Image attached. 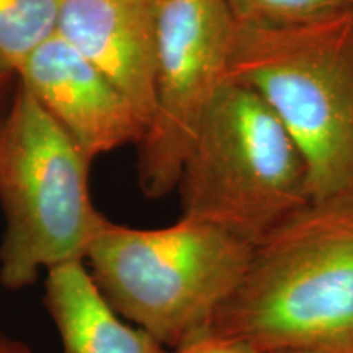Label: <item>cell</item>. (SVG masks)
Instances as JSON below:
<instances>
[{"label":"cell","mask_w":353,"mask_h":353,"mask_svg":"<svg viewBox=\"0 0 353 353\" xmlns=\"http://www.w3.org/2000/svg\"><path fill=\"white\" fill-rule=\"evenodd\" d=\"M211 332L262 353H353V195L311 201L265 236Z\"/></svg>","instance_id":"1"},{"label":"cell","mask_w":353,"mask_h":353,"mask_svg":"<svg viewBox=\"0 0 353 353\" xmlns=\"http://www.w3.org/2000/svg\"><path fill=\"white\" fill-rule=\"evenodd\" d=\"M250 241L185 216L139 229L108 218L88 247V272L108 303L165 348L210 334L252 259Z\"/></svg>","instance_id":"2"},{"label":"cell","mask_w":353,"mask_h":353,"mask_svg":"<svg viewBox=\"0 0 353 353\" xmlns=\"http://www.w3.org/2000/svg\"><path fill=\"white\" fill-rule=\"evenodd\" d=\"M229 81L290 132L311 201L353 195V10L291 26L234 23Z\"/></svg>","instance_id":"3"},{"label":"cell","mask_w":353,"mask_h":353,"mask_svg":"<svg viewBox=\"0 0 353 353\" xmlns=\"http://www.w3.org/2000/svg\"><path fill=\"white\" fill-rule=\"evenodd\" d=\"M92 162L17 82L0 117V285L32 286L51 268L83 262L107 216L88 188Z\"/></svg>","instance_id":"4"},{"label":"cell","mask_w":353,"mask_h":353,"mask_svg":"<svg viewBox=\"0 0 353 353\" xmlns=\"http://www.w3.org/2000/svg\"><path fill=\"white\" fill-rule=\"evenodd\" d=\"M176 190L182 214L257 245L311 203L301 152L272 108L228 81L206 113Z\"/></svg>","instance_id":"5"},{"label":"cell","mask_w":353,"mask_h":353,"mask_svg":"<svg viewBox=\"0 0 353 353\" xmlns=\"http://www.w3.org/2000/svg\"><path fill=\"white\" fill-rule=\"evenodd\" d=\"M232 34L224 0H159L154 105L136 144L148 198L176 190L206 113L229 81Z\"/></svg>","instance_id":"6"},{"label":"cell","mask_w":353,"mask_h":353,"mask_svg":"<svg viewBox=\"0 0 353 353\" xmlns=\"http://www.w3.org/2000/svg\"><path fill=\"white\" fill-rule=\"evenodd\" d=\"M17 77L90 161L143 138L145 121L130 100L57 33Z\"/></svg>","instance_id":"7"},{"label":"cell","mask_w":353,"mask_h":353,"mask_svg":"<svg viewBox=\"0 0 353 353\" xmlns=\"http://www.w3.org/2000/svg\"><path fill=\"white\" fill-rule=\"evenodd\" d=\"M159 0H63L57 34L130 100L148 126L154 105Z\"/></svg>","instance_id":"8"},{"label":"cell","mask_w":353,"mask_h":353,"mask_svg":"<svg viewBox=\"0 0 353 353\" xmlns=\"http://www.w3.org/2000/svg\"><path fill=\"white\" fill-rule=\"evenodd\" d=\"M44 306L63 353H165V347L117 312L88 272L70 262L46 272Z\"/></svg>","instance_id":"9"},{"label":"cell","mask_w":353,"mask_h":353,"mask_svg":"<svg viewBox=\"0 0 353 353\" xmlns=\"http://www.w3.org/2000/svg\"><path fill=\"white\" fill-rule=\"evenodd\" d=\"M63 0H0V68L17 74L57 33Z\"/></svg>","instance_id":"10"},{"label":"cell","mask_w":353,"mask_h":353,"mask_svg":"<svg viewBox=\"0 0 353 353\" xmlns=\"http://www.w3.org/2000/svg\"><path fill=\"white\" fill-rule=\"evenodd\" d=\"M232 21L245 26H291L353 10V0H224Z\"/></svg>","instance_id":"11"},{"label":"cell","mask_w":353,"mask_h":353,"mask_svg":"<svg viewBox=\"0 0 353 353\" xmlns=\"http://www.w3.org/2000/svg\"><path fill=\"white\" fill-rule=\"evenodd\" d=\"M165 353H262L250 343L231 335L210 332L176 348H165Z\"/></svg>","instance_id":"12"},{"label":"cell","mask_w":353,"mask_h":353,"mask_svg":"<svg viewBox=\"0 0 353 353\" xmlns=\"http://www.w3.org/2000/svg\"><path fill=\"white\" fill-rule=\"evenodd\" d=\"M15 77L17 74L6 68H0V117L6 113L10 105V100L15 92Z\"/></svg>","instance_id":"13"},{"label":"cell","mask_w":353,"mask_h":353,"mask_svg":"<svg viewBox=\"0 0 353 353\" xmlns=\"http://www.w3.org/2000/svg\"><path fill=\"white\" fill-rule=\"evenodd\" d=\"M0 353H32V348L19 339L0 337Z\"/></svg>","instance_id":"14"}]
</instances>
